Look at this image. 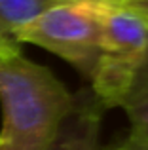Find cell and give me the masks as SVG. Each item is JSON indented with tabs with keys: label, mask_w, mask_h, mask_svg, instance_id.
<instances>
[{
	"label": "cell",
	"mask_w": 148,
	"mask_h": 150,
	"mask_svg": "<svg viewBox=\"0 0 148 150\" xmlns=\"http://www.w3.org/2000/svg\"><path fill=\"white\" fill-rule=\"evenodd\" d=\"M0 150H49L76 97L44 65L30 61L19 42L0 34Z\"/></svg>",
	"instance_id": "6da1fadb"
},
{
	"label": "cell",
	"mask_w": 148,
	"mask_h": 150,
	"mask_svg": "<svg viewBox=\"0 0 148 150\" xmlns=\"http://www.w3.org/2000/svg\"><path fill=\"white\" fill-rule=\"evenodd\" d=\"M146 55L148 19L104 0L99 57L89 80L101 108L122 106Z\"/></svg>",
	"instance_id": "7a4b0ae2"
},
{
	"label": "cell",
	"mask_w": 148,
	"mask_h": 150,
	"mask_svg": "<svg viewBox=\"0 0 148 150\" xmlns=\"http://www.w3.org/2000/svg\"><path fill=\"white\" fill-rule=\"evenodd\" d=\"M104 0H68L19 27L11 38L55 53L91 80L101 48Z\"/></svg>",
	"instance_id": "3957f363"
},
{
	"label": "cell",
	"mask_w": 148,
	"mask_h": 150,
	"mask_svg": "<svg viewBox=\"0 0 148 150\" xmlns=\"http://www.w3.org/2000/svg\"><path fill=\"white\" fill-rule=\"evenodd\" d=\"M101 106L99 103L76 101L49 150H101Z\"/></svg>",
	"instance_id": "277c9868"
},
{
	"label": "cell",
	"mask_w": 148,
	"mask_h": 150,
	"mask_svg": "<svg viewBox=\"0 0 148 150\" xmlns=\"http://www.w3.org/2000/svg\"><path fill=\"white\" fill-rule=\"evenodd\" d=\"M122 108L125 110L127 118H129V137L148 144V55L125 101L122 103Z\"/></svg>",
	"instance_id": "5b68a950"
},
{
	"label": "cell",
	"mask_w": 148,
	"mask_h": 150,
	"mask_svg": "<svg viewBox=\"0 0 148 150\" xmlns=\"http://www.w3.org/2000/svg\"><path fill=\"white\" fill-rule=\"evenodd\" d=\"M63 2L68 0H0V34L11 36L38 13Z\"/></svg>",
	"instance_id": "8992f818"
},
{
	"label": "cell",
	"mask_w": 148,
	"mask_h": 150,
	"mask_svg": "<svg viewBox=\"0 0 148 150\" xmlns=\"http://www.w3.org/2000/svg\"><path fill=\"white\" fill-rule=\"evenodd\" d=\"M101 150H148V144L141 143V141H135L133 137L127 135L123 141L112 144V146H106V148H101Z\"/></svg>",
	"instance_id": "52a82bcc"
},
{
	"label": "cell",
	"mask_w": 148,
	"mask_h": 150,
	"mask_svg": "<svg viewBox=\"0 0 148 150\" xmlns=\"http://www.w3.org/2000/svg\"><path fill=\"white\" fill-rule=\"evenodd\" d=\"M112 2L120 4V6L127 8V10L137 11L139 15L148 19V0H112Z\"/></svg>",
	"instance_id": "ba28073f"
},
{
	"label": "cell",
	"mask_w": 148,
	"mask_h": 150,
	"mask_svg": "<svg viewBox=\"0 0 148 150\" xmlns=\"http://www.w3.org/2000/svg\"><path fill=\"white\" fill-rule=\"evenodd\" d=\"M110 2H112V0H110Z\"/></svg>",
	"instance_id": "9c48e42d"
}]
</instances>
